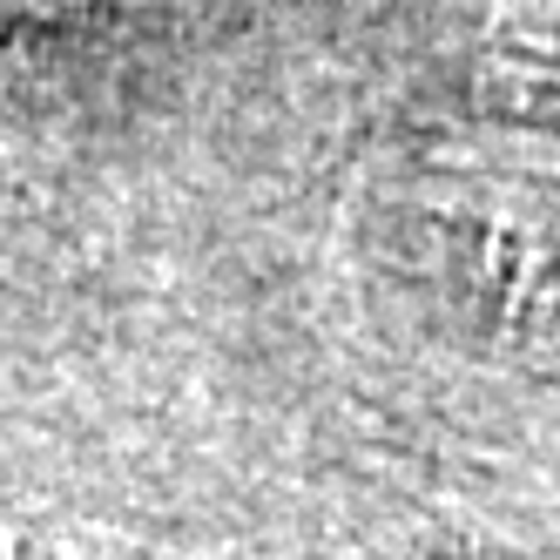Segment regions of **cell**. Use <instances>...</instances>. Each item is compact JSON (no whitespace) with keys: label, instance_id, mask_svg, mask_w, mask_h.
<instances>
[{"label":"cell","instance_id":"6da1fadb","mask_svg":"<svg viewBox=\"0 0 560 560\" xmlns=\"http://www.w3.org/2000/svg\"><path fill=\"white\" fill-rule=\"evenodd\" d=\"M68 8H89V0H0V14H14V21H42V14H68Z\"/></svg>","mask_w":560,"mask_h":560}]
</instances>
